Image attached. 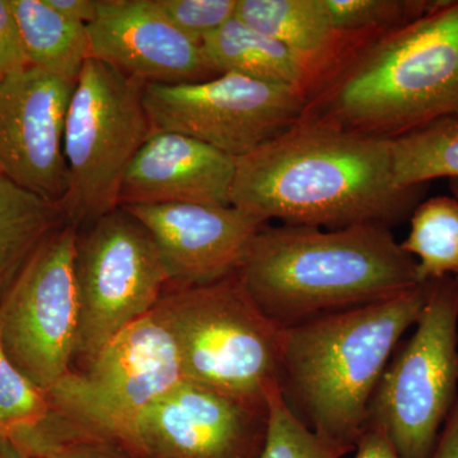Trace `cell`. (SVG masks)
Wrapping results in <instances>:
<instances>
[{
	"label": "cell",
	"mask_w": 458,
	"mask_h": 458,
	"mask_svg": "<svg viewBox=\"0 0 458 458\" xmlns=\"http://www.w3.org/2000/svg\"><path fill=\"white\" fill-rule=\"evenodd\" d=\"M426 188L397 185L390 140L302 114L279 137L236 159L231 205L265 223L390 227L414 212Z\"/></svg>",
	"instance_id": "1"
},
{
	"label": "cell",
	"mask_w": 458,
	"mask_h": 458,
	"mask_svg": "<svg viewBox=\"0 0 458 458\" xmlns=\"http://www.w3.org/2000/svg\"><path fill=\"white\" fill-rule=\"evenodd\" d=\"M172 23L191 40L205 38L233 20L238 0H156Z\"/></svg>",
	"instance_id": "26"
},
{
	"label": "cell",
	"mask_w": 458,
	"mask_h": 458,
	"mask_svg": "<svg viewBox=\"0 0 458 458\" xmlns=\"http://www.w3.org/2000/svg\"><path fill=\"white\" fill-rule=\"evenodd\" d=\"M352 451L327 441L295 415L280 385L267 401V432L258 458H342Z\"/></svg>",
	"instance_id": "24"
},
{
	"label": "cell",
	"mask_w": 458,
	"mask_h": 458,
	"mask_svg": "<svg viewBox=\"0 0 458 458\" xmlns=\"http://www.w3.org/2000/svg\"><path fill=\"white\" fill-rule=\"evenodd\" d=\"M74 282V360L81 361L80 369L123 328L152 312L168 286L155 241L123 207L78 233Z\"/></svg>",
	"instance_id": "8"
},
{
	"label": "cell",
	"mask_w": 458,
	"mask_h": 458,
	"mask_svg": "<svg viewBox=\"0 0 458 458\" xmlns=\"http://www.w3.org/2000/svg\"><path fill=\"white\" fill-rule=\"evenodd\" d=\"M352 458H401L393 443L382 430L367 427L355 443L354 456Z\"/></svg>",
	"instance_id": "29"
},
{
	"label": "cell",
	"mask_w": 458,
	"mask_h": 458,
	"mask_svg": "<svg viewBox=\"0 0 458 458\" xmlns=\"http://www.w3.org/2000/svg\"><path fill=\"white\" fill-rule=\"evenodd\" d=\"M87 434L54 405L5 357L0 344V438L13 443L27 457L41 458Z\"/></svg>",
	"instance_id": "18"
},
{
	"label": "cell",
	"mask_w": 458,
	"mask_h": 458,
	"mask_svg": "<svg viewBox=\"0 0 458 458\" xmlns=\"http://www.w3.org/2000/svg\"><path fill=\"white\" fill-rule=\"evenodd\" d=\"M337 32L381 35L426 14L436 0H325Z\"/></svg>",
	"instance_id": "25"
},
{
	"label": "cell",
	"mask_w": 458,
	"mask_h": 458,
	"mask_svg": "<svg viewBox=\"0 0 458 458\" xmlns=\"http://www.w3.org/2000/svg\"><path fill=\"white\" fill-rule=\"evenodd\" d=\"M65 223L62 208L0 174V302L38 249Z\"/></svg>",
	"instance_id": "20"
},
{
	"label": "cell",
	"mask_w": 458,
	"mask_h": 458,
	"mask_svg": "<svg viewBox=\"0 0 458 458\" xmlns=\"http://www.w3.org/2000/svg\"><path fill=\"white\" fill-rule=\"evenodd\" d=\"M77 227L63 223L0 302V344L9 361L49 391L72 370L78 331Z\"/></svg>",
	"instance_id": "11"
},
{
	"label": "cell",
	"mask_w": 458,
	"mask_h": 458,
	"mask_svg": "<svg viewBox=\"0 0 458 458\" xmlns=\"http://www.w3.org/2000/svg\"><path fill=\"white\" fill-rule=\"evenodd\" d=\"M303 114L396 140L458 117V0L361 42L307 98Z\"/></svg>",
	"instance_id": "2"
},
{
	"label": "cell",
	"mask_w": 458,
	"mask_h": 458,
	"mask_svg": "<svg viewBox=\"0 0 458 458\" xmlns=\"http://www.w3.org/2000/svg\"><path fill=\"white\" fill-rule=\"evenodd\" d=\"M90 54L144 84L201 82L216 72L203 45L172 23L156 0H99Z\"/></svg>",
	"instance_id": "15"
},
{
	"label": "cell",
	"mask_w": 458,
	"mask_h": 458,
	"mask_svg": "<svg viewBox=\"0 0 458 458\" xmlns=\"http://www.w3.org/2000/svg\"><path fill=\"white\" fill-rule=\"evenodd\" d=\"M236 17L302 60L312 75L309 95L366 38L337 32L325 0H238Z\"/></svg>",
	"instance_id": "17"
},
{
	"label": "cell",
	"mask_w": 458,
	"mask_h": 458,
	"mask_svg": "<svg viewBox=\"0 0 458 458\" xmlns=\"http://www.w3.org/2000/svg\"><path fill=\"white\" fill-rule=\"evenodd\" d=\"M75 83L30 66L0 83V174L62 205L66 114Z\"/></svg>",
	"instance_id": "13"
},
{
	"label": "cell",
	"mask_w": 458,
	"mask_h": 458,
	"mask_svg": "<svg viewBox=\"0 0 458 458\" xmlns=\"http://www.w3.org/2000/svg\"><path fill=\"white\" fill-rule=\"evenodd\" d=\"M144 86L95 57L75 83L64 131L68 191L60 208L78 231L120 207L126 170L155 132Z\"/></svg>",
	"instance_id": "6"
},
{
	"label": "cell",
	"mask_w": 458,
	"mask_h": 458,
	"mask_svg": "<svg viewBox=\"0 0 458 458\" xmlns=\"http://www.w3.org/2000/svg\"><path fill=\"white\" fill-rule=\"evenodd\" d=\"M450 188L452 194H454V197L456 198L458 200V181H450ZM454 278L456 279V282L458 283V270L457 273L454 274Z\"/></svg>",
	"instance_id": "33"
},
{
	"label": "cell",
	"mask_w": 458,
	"mask_h": 458,
	"mask_svg": "<svg viewBox=\"0 0 458 458\" xmlns=\"http://www.w3.org/2000/svg\"><path fill=\"white\" fill-rule=\"evenodd\" d=\"M0 458H30L22 451L18 450L13 443L0 438Z\"/></svg>",
	"instance_id": "32"
},
{
	"label": "cell",
	"mask_w": 458,
	"mask_h": 458,
	"mask_svg": "<svg viewBox=\"0 0 458 458\" xmlns=\"http://www.w3.org/2000/svg\"><path fill=\"white\" fill-rule=\"evenodd\" d=\"M216 74L234 73L302 90L309 95L312 75L288 47L234 17L203 42Z\"/></svg>",
	"instance_id": "19"
},
{
	"label": "cell",
	"mask_w": 458,
	"mask_h": 458,
	"mask_svg": "<svg viewBox=\"0 0 458 458\" xmlns=\"http://www.w3.org/2000/svg\"><path fill=\"white\" fill-rule=\"evenodd\" d=\"M63 17L89 26L98 17L99 0H47Z\"/></svg>",
	"instance_id": "30"
},
{
	"label": "cell",
	"mask_w": 458,
	"mask_h": 458,
	"mask_svg": "<svg viewBox=\"0 0 458 458\" xmlns=\"http://www.w3.org/2000/svg\"><path fill=\"white\" fill-rule=\"evenodd\" d=\"M394 176L400 188L429 181H458V117L438 120L391 140Z\"/></svg>",
	"instance_id": "23"
},
{
	"label": "cell",
	"mask_w": 458,
	"mask_h": 458,
	"mask_svg": "<svg viewBox=\"0 0 458 458\" xmlns=\"http://www.w3.org/2000/svg\"><path fill=\"white\" fill-rule=\"evenodd\" d=\"M428 294L429 283H424L378 302L284 328L280 388L310 429L354 451L369 424L379 379L420 318Z\"/></svg>",
	"instance_id": "4"
},
{
	"label": "cell",
	"mask_w": 458,
	"mask_h": 458,
	"mask_svg": "<svg viewBox=\"0 0 458 458\" xmlns=\"http://www.w3.org/2000/svg\"><path fill=\"white\" fill-rule=\"evenodd\" d=\"M410 219V232L401 247L417 261L419 282L454 276L458 270L457 199L421 201Z\"/></svg>",
	"instance_id": "22"
},
{
	"label": "cell",
	"mask_w": 458,
	"mask_h": 458,
	"mask_svg": "<svg viewBox=\"0 0 458 458\" xmlns=\"http://www.w3.org/2000/svg\"><path fill=\"white\" fill-rule=\"evenodd\" d=\"M41 458H135L113 443L83 437L60 445Z\"/></svg>",
	"instance_id": "28"
},
{
	"label": "cell",
	"mask_w": 458,
	"mask_h": 458,
	"mask_svg": "<svg viewBox=\"0 0 458 458\" xmlns=\"http://www.w3.org/2000/svg\"><path fill=\"white\" fill-rule=\"evenodd\" d=\"M182 381L176 344L153 309L47 394L84 433L117 445L144 410Z\"/></svg>",
	"instance_id": "9"
},
{
	"label": "cell",
	"mask_w": 458,
	"mask_h": 458,
	"mask_svg": "<svg viewBox=\"0 0 458 458\" xmlns=\"http://www.w3.org/2000/svg\"><path fill=\"white\" fill-rule=\"evenodd\" d=\"M238 276L252 302L283 328L421 284L415 259L390 228L375 225L324 229L267 223Z\"/></svg>",
	"instance_id": "3"
},
{
	"label": "cell",
	"mask_w": 458,
	"mask_h": 458,
	"mask_svg": "<svg viewBox=\"0 0 458 458\" xmlns=\"http://www.w3.org/2000/svg\"><path fill=\"white\" fill-rule=\"evenodd\" d=\"M155 241L167 288L212 284L234 276L267 223L233 205L123 207Z\"/></svg>",
	"instance_id": "14"
},
{
	"label": "cell",
	"mask_w": 458,
	"mask_h": 458,
	"mask_svg": "<svg viewBox=\"0 0 458 458\" xmlns=\"http://www.w3.org/2000/svg\"><path fill=\"white\" fill-rule=\"evenodd\" d=\"M155 311L174 337L185 381L267 411L280 385L284 328L252 302L238 273L167 288Z\"/></svg>",
	"instance_id": "5"
},
{
	"label": "cell",
	"mask_w": 458,
	"mask_h": 458,
	"mask_svg": "<svg viewBox=\"0 0 458 458\" xmlns=\"http://www.w3.org/2000/svg\"><path fill=\"white\" fill-rule=\"evenodd\" d=\"M432 458H458V399L443 427Z\"/></svg>",
	"instance_id": "31"
},
{
	"label": "cell",
	"mask_w": 458,
	"mask_h": 458,
	"mask_svg": "<svg viewBox=\"0 0 458 458\" xmlns=\"http://www.w3.org/2000/svg\"><path fill=\"white\" fill-rule=\"evenodd\" d=\"M458 399V283L429 282L423 312L388 361L367 427L378 428L401 458H432Z\"/></svg>",
	"instance_id": "7"
},
{
	"label": "cell",
	"mask_w": 458,
	"mask_h": 458,
	"mask_svg": "<svg viewBox=\"0 0 458 458\" xmlns=\"http://www.w3.org/2000/svg\"><path fill=\"white\" fill-rule=\"evenodd\" d=\"M234 174L236 159L203 141L155 131L126 170L119 205H231Z\"/></svg>",
	"instance_id": "16"
},
{
	"label": "cell",
	"mask_w": 458,
	"mask_h": 458,
	"mask_svg": "<svg viewBox=\"0 0 458 458\" xmlns=\"http://www.w3.org/2000/svg\"><path fill=\"white\" fill-rule=\"evenodd\" d=\"M30 64L77 83L92 57L89 27L57 13L47 0H9Z\"/></svg>",
	"instance_id": "21"
},
{
	"label": "cell",
	"mask_w": 458,
	"mask_h": 458,
	"mask_svg": "<svg viewBox=\"0 0 458 458\" xmlns=\"http://www.w3.org/2000/svg\"><path fill=\"white\" fill-rule=\"evenodd\" d=\"M155 131L188 135L232 158L254 152L302 117V90L225 73L201 82L146 84Z\"/></svg>",
	"instance_id": "10"
},
{
	"label": "cell",
	"mask_w": 458,
	"mask_h": 458,
	"mask_svg": "<svg viewBox=\"0 0 458 458\" xmlns=\"http://www.w3.org/2000/svg\"><path fill=\"white\" fill-rule=\"evenodd\" d=\"M30 66L11 2L0 0V83Z\"/></svg>",
	"instance_id": "27"
},
{
	"label": "cell",
	"mask_w": 458,
	"mask_h": 458,
	"mask_svg": "<svg viewBox=\"0 0 458 458\" xmlns=\"http://www.w3.org/2000/svg\"><path fill=\"white\" fill-rule=\"evenodd\" d=\"M267 411L180 382L135 420L117 445L135 458H258Z\"/></svg>",
	"instance_id": "12"
}]
</instances>
